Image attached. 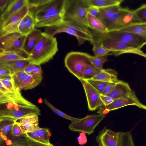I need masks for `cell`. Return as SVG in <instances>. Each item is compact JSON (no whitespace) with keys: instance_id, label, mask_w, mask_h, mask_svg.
Instances as JSON below:
<instances>
[{"instance_id":"3957f363","label":"cell","mask_w":146,"mask_h":146,"mask_svg":"<svg viewBox=\"0 0 146 146\" xmlns=\"http://www.w3.org/2000/svg\"><path fill=\"white\" fill-rule=\"evenodd\" d=\"M31 115H40L39 108L32 103L9 102L0 104V119L8 118L16 121Z\"/></svg>"},{"instance_id":"7bdbcfd3","label":"cell","mask_w":146,"mask_h":146,"mask_svg":"<svg viewBox=\"0 0 146 146\" xmlns=\"http://www.w3.org/2000/svg\"><path fill=\"white\" fill-rule=\"evenodd\" d=\"M27 73L24 71L18 72L13 75L15 81L18 85L23 80Z\"/></svg>"},{"instance_id":"f1b7e54d","label":"cell","mask_w":146,"mask_h":146,"mask_svg":"<svg viewBox=\"0 0 146 146\" xmlns=\"http://www.w3.org/2000/svg\"><path fill=\"white\" fill-rule=\"evenodd\" d=\"M121 8L120 5H115L100 8L97 18L104 25L106 22Z\"/></svg>"},{"instance_id":"f6af8a7d","label":"cell","mask_w":146,"mask_h":146,"mask_svg":"<svg viewBox=\"0 0 146 146\" xmlns=\"http://www.w3.org/2000/svg\"><path fill=\"white\" fill-rule=\"evenodd\" d=\"M117 82H111L108 84L105 87L101 94L103 96H108L112 90Z\"/></svg>"},{"instance_id":"9f6ffc18","label":"cell","mask_w":146,"mask_h":146,"mask_svg":"<svg viewBox=\"0 0 146 146\" xmlns=\"http://www.w3.org/2000/svg\"><path fill=\"white\" fill-rule=\"evenodd\" d=\"M145 28L146 29V25H145Z\"/></svg>"},{"instance_id":"f546056e","label":"cell","mask_w":146,"mask_h":146,"mask_svg":"<svg viewBox=\"0 0 146 146\" xmlns=\"http://www.w3.org/2000/svg\"><path fill=\"white\" fill-rule=\"evenodd\" d=\"M15 121L8 118L0 119V142L5 139L8 133H10L13 126Z\"/></svg>"},{"instance_id":"db71d44e","label":"cell","mask_w":146,"mask_h":146,"mask_svg":"<svg viewBox=\"0 0 146 146\" xmlns=\"http://www.w3.org/2000/svg\"><path fill=\"white\" fill-rule=\"evenodd\" d=\"M33 64L31 62L27 66L25 67L24 71L27 73H33Z\"/></svg>"},{"instance_id":"74e56055","label":"cell","mask_w":146,"mask_h":146,"mask_svg":"<svg viewBox=\"0 0 146 146\" xmlns=\"http://www.w3.org/2000/svg\"><path fill=\"white\" fill-rule=\"evenodd\" d=\"M107 56L100 57H96L90 55L89 58L92 64L96 68L101 71L103 68L104 62L108 60Z\"/></svg>"},{"instance_id":"30bf717a","label":"cell","mask_w":146,"mask_h":146,"mask_svg":"<svg viewBox=\"0 0 146 146\" xmlns=\"http://www.w3.org/2000/svg\"><path fill=\"white\" fill-rule=\"evenodd\" d=\"M129 105H134L146 110V106L140 102L135 92L132 91L127 95L114 100L110 104L100 108L97 113L106 115L110 111Z\"/></svg>"},{"instance_id":"7a4b0ae2","label":"cell","mask_w":146,"mask_h":146,"mask_svg":"<svg viewBox=\"0 0 146 146\" xmlns=\"http://www.w3.org/2000/svg\"><path fill=\"white\" fill-rule=\"evenodd\" d=\"M88 7L83 0H65L63 21L89 31L86 21Z\"/></svg>"},{"instance_id":"d4e9b609","label":"cell","mask_w":146,"mask_h":146,"mask_svg":"<svg viewBox=\"0 0 146 146\" xmlns=\"http://www.w3.org/2000/svg\"><path fill=\"white\" fill-rule=\"evenodd\" d=\"M31 62L29 59L0 63V66L9 70L13 75L20 71L24 70L25 67Z\"/></svg>"},{"instance_id":"60d3db41","label":"cell","mask_w":146,"mask_h":146,"mask_svg":"<svg viewBox=\"0 0 146 146\" xmlns=\"http://www.w3.org/2000/svg\"><path fill=\"white\" fill-rule=\"evenodd\" d=\"M37 131L40 137L48 144H51L50 141V132L48 129L39 127Z\"/></svg>"},{"instance_id":"c3c4849f","label":"cell","mask_w":146,"mask_h":146,"mask_svg":"<svg viewBox=\"0 0 146 146\" xmlns=\"http://www.w3.org/2000/svg\"><path fill=\"white\" fill-rule=\"evenodd\" d=\"M77 139L79 144L82 146L86 143L87 138L86 133L84 132H82L80 133Z\"/></svg>"},{"instance_id":"8992f818","label":"cell","mask_w":146,"mask_h":146,"mask_svg":"<svg viewBox=\"0 0 146 146\" xmlns=\"http://www.w3.org/2000/svg\"><path fill=\"white\" fill-rule=\"evenodd\" d=\"M89 54L80 52L71 51L66 55L65 66L72 74L80 80L82 73L86 68L92 65Z\"/></svg>"},{"instance_id":"5b68a950","label":"cell","mask_w":146,"mask_h":146,"mask_svg":"<svg viewBox=\"0 0 146 146\" xmlns=\"http://www.w3.org/2000/svg\"><path fill=\"white\" fill-rule=\"evenodd\" d=\"M96 33L95 35H93V42L101 40L119 41L130 44L140 50L146 45V39L129 32L116 31L104 33Z\"/></svg>"},{"instance_id":"9c48e42d","label":"cell","mask_w":146,"mask_h":146,"mask_svg":"<svg viewBox=\"0 0 146 146\" xmlns=\"http://www.w3.org/2000/svg\"><path fill=\"white\" fill-rule=\"evenodd\" d=\"M94 42L99 43L106 48L111 50L112 51V55L115 56L124 54L130 53L136 54L146 58V54L141 50L123 42L106 40L98 41L93 42Z\"/></svg>"},{"instance_id":"f907efd6","label":"cell","mask_w":146,"mask_h":146,"mask_svg":"<svg viewBox=\"0 0 146 146\" xmlns=\"http://www.w3.org/2000/svg\"><path fill=\"white\" fill-rule=\"evenodd\" d=\"M10 1L11 0H0V10L1 13H2V14L5 11Z\"/></svg>"},{"instance_id":"836d02e7","label":"cell","mask_w":146,"mask_h":146,"mask_svg":"<svg viewBox=\"0 0 146 146\" xmlns=\"http://www.w3.org/2000/svg\"><path fill=\"white\" fill-rule=\"evenodd\" d=\"M101 70L92 64L86 68L83 71L82 74L81 79L86 80L92 79Z\"/></svg>"},{"instance_id":"f35d334b","label":"cell","mask_w":146,"mask_h":146,"mask_svg":"<svg viewBox=\"0 0 146 146\" xmlns=\"http://www.w3.org/2000/svg\"><path fill=\"white\" fill-rule=\"evenodd\" d=\"M133 11L137 19L140 22L146 23V4L142 5Z\"/></svg>"},{"instance_id":"7402d4cb","label":"cell","mask_w":146,"mask_h":146,"mask_svg":"<svg viewBox=\"0 0 146 146\" xmlns=\"http://www.w3.org/2000/svg\"><path fill=\"white\" fill-rule=\"evenodd\" d=\"M132 91L128 83L119 80L108 96L114 100L126 96Z\"/></svg>"},{"instance_id":"8d00e7d4","label":"cell","mask_w":146,"mask_h":146,"mask_svg":"<svg viewBox=\"0 0 146 146\" xmlns=\"http://www.w3.org/2000/svg\"><path fill=\"white\" fill-rule=\"evenodd\" d=\"M100 94L110 82L93 79L85 80Z\"/></svg>"},{"instance_id":"2e32d148","label":"cell","mask_w":146,"mask_h":146,"mask_svg":"<svg viewBox=\"0 0 146 146\" xmlns=\"http://www.w3.org/2000/svg\"><path fill=\"white\" fill-rule=\"evenodd\" d=\"M120 132H115L105 127L96 137L99 146H118Z\"/></svg>"},{"instance_id":"1f68e13d","label":"cell","mask_w":146,"mask_h":146,"mask_svg":"<svg viewBox=\"0 0 146 146\" xmlns=\"http://www.w3.org/2000/svg\"><path fill=\"white\" fill-rule=\"evenodd\" d=\"M0 82L9 90L17 93H20L18 86L16 83L13 76H7L0 78Z\"/></svg>"},{"instance_id":"ffe728a7","label":"cell","mask_w":146,"mask_h":146,"mask_svg":"<svg viewBox=\"0 0 146 146\" xmlns=\"http://www.w3.org/2000/svg\"><path fill=\"white\" fill-rule=\"evenodd\" d=\"M27 5V0H11L6 9L1 15L0 25Z\"/></svg>"},{"instance_id":"4fadbf2b","label":"cell","mask_w":146,"mask_h":146,"mask_svg":"<svg viewBox=\"0 0 146 146\" xmlns=\"http://www.w3.org/2000/svg\"><path fill=\"white\" fill-rule=\"evenodd\" d=\"M80 81L84 90L89 110L94 111L102 108L103 104L101 99L100 94L86 81L81 79Z\"/></svg>"},{"instance_id":"6da1fadb","label":"cell","mask_w":146,"mask_h":146,"mask_svg":"<svg viewBox=\"0 0 146 146\" xmlns=\"http://www.w3.org/2000/svg\"><path fill=\"white\" fill-rule=\"evenodd\" d=\"M58 51L56 38L45 32H42L29 58L33 64L40 65L52 59Z\"/></svg>"},{"instance_id":"ba28073f","label":"cell","mask_w":146,"mask_h":146,"mask_svg":"<svg viewBox=\"0 0 146 146\" xmlns=\"http://www.w3.org/2000/svg\"><path fill=\"white\" fill-rule=\"evenodd\" d=\"M26 36L17 31L0 35V51L23 52V48Z\"/></svg>"},{"instance_id":"ac0fdd59","label":"cell","mask_w":146,"mask_h":146,"mask_svg":"<svg viewBox=\"0 0 146 146\" xmlns=\"http://www.w3.org/2000/svg\"><path fill=\"white\" fill-rule=\"evenodd\" d=\"M24 133L33 132L40 127L38 117L36 115H31L22 118L16 121Z\"/></svg>"},{"instance_id":"e575fe53","label":"cell","mask_w":146,"mask_h":146,"mask_svg":"<svg viewBox=\"0 0 146 146\" xmlns=\"http://www.w3.org/2000/svg\"><path fill=\"white\" fill-rule=\"evenodd\" d=\"M43 102L46 104L56 114L64 118L70 120L72 122H76L80 119V118H76L72 117L54 107L46 98H44V99Z\"/></svg>"},{"instance_id":"4dcf8cb0","label":"cell","mask_w":146,"mask_h":146,"mask_svg":"<svg viewBox=\"0 0 146 146\" xmlns=\"http://www.w3.org/2000/svg\"><path fill=\"white\" fill-rule=\"evenodd\" d=\"M146 23H139L119 30L132 33L146 39Z\"/></svg>"},{"instance_id":"d6986e66","label":"cell","mask_w":146,"mask_h":146,"mask_svg":"<svg viewBox=\"0 0 146 146\" xmlns=\"http://www.w3.org/2000/svg\"><path fill=\"white\" fill-rule=\"evenodd\" d=\"M6 144H0V146H48L31 139L25 133L19 136H13Z\"/></svg>"},{"instance_id":"277c9868","label":"cell","mask_w":146,"mask_h":146,"mask_svg":"<svg viewBox=\"0 0 146 146\" xmlns=\"http://www.w3.org/2000/svg\"><path fill=\"white\" fill-rule=\"evenodd\" d=\"M45 32L54 36L61 33H66L75 36L79 45L83 44L86 41L91 43L94 40V36L90 31H87L71 23L63 21L57 25L46 27Z\"/></svg>"},{"instance_id":"11a10c76","label":"cell","mask_w":146,"mask_h":146,"mask_svg":"<svg viewBox=\"0 0 146 146\" xmlns=\"http://www.w3.org/2000/svg\"><path fill=\"white\" fill-rule=\"evenodd\" d=\"M48 146H54L52 144H51L50 145H49Z\"/></svg>"},{"instance_id":"b9f144b4","label":"cell","mask_w":146,"mask_h":146,"mask_svg":"<svg viewBox=\"0 0 146 146\" xmlns=\"http://www.w3.org/2000/svg\"><path fill=\"white\" fill-rule=\"evenodd\" d=\"M10 133L12 136L15 137L20 136L25 134L23 133L19 125L16 121L13 126Z\"/></svg>"},{"instance_id":"d6a6232c","label":"cell","mask_w":146,"mask_h":146,"mask_svg":"<svg viewBox=\"0 0 146 146\" xmlns=\"http://www.w3.org/2000/svg\"><path fill=\"white\" fill-rule=\"evenodd\" d=\"M93 45L92 50L96 57L112 55V51L106 48L99 43L94 42L92 44Z\"/></svg>"},{"instance_id":"9a60e30c","label":"cell","mask_w":146,"mask_h":146,"mask_svg":"<svg viewBox=\"0 0 146 146\" xmlns=\"http://www.w3.org/2000/svg\"><path fill=\"white\" fill-rule=\"evenodd\" d=\"M64 8L46 14L35 19V27L40 28L55 26L63 21Z\"/></svg>"},{"instance_id":"ab89813d","label":"cell","mask_w":146,"mask_h":146,"mask_svg":"<svg viewBox=\"0 0 146 146\" xmlns=\"http://www.w3.org/2000/svg\"><path fill=\"white\" fill-rule=\"evenodd\" d=\"M31 139L40 143L49 145L50 144L45 141L39 135L37 131L33 132L26 133H25Z\"/></svg>"},{"instance_id":"52a82bcc","label":"cell","mask_w":146,"mask_h":146,"mask_svg":"<svg viewBox=\"0 0 146 146\" xmlns=\"http://www.w3.org/2000/svg\"><path fill=\"white\" fill-rule=\"evenodd\" d=\"M103 114L88 115L75 122H71L68 126L70 130L73 131L84 132L90 135L94 132V129L105 117Z\"/></svg>"},{"instance_id":"d590c367","label":"cell","mask_w":146,"mask_h":146,"mask_svg":"<svg viewBox=\"0 0 146 146\" xmlns=\"http://www.w3.org/2000/svg\"><path fill=\"white\" fill-rule=\"evenodd\" d=\"M27 19L25 25L24 31L23 35L26 36L31 32L35 28V20L29 13L26 15Z\"/></svg>"},{"instance_id":"5bb4252c","label":"cell","mask_w":146,"mask_h":146,"mask_svg":"<svg viewBox=\"0 0 146 146\" xmlns=\"http://www.w3.org/2000/svg\"><path fill=\"white\" fill-rule=\"evenodd\" d=\"M139 23L134 11L123 8L116 19L112 31H119Z\"/></svg>"},{"instance_id":"603a6c76","label":"cell","mask_w":146,"mask_h":146,"mask_svg":"<svg viewBox=\"0 0 146 146\" xmlns=\"http://www.w3.org/2000/svg\"><path fill=\"white\" fill-rule=\"evenodd\" d=\"M42 75H37L33 73H27L23 80L18 85L21 91L32 89L36 87L41 82Z\"/></svg>"},{"instance_id":"83f0119b","label":"cell","mask_w":146,"mask_h":146,"mask_svg":"<svg viewBox=\"0 0 146 146\" xmlns=\"http://www.w3.org/2000/svg\"><path fill=\"white\" fill-rule=\"evenodd\" d=\"M86 21L88 28L96 32L104 33L108 32L107 29L103 23L96 18L89 14H88Z\"/></svg>"},{"instance_id":"e0dca14e","label":"cell","mask_w":146,"mask_h":146,"mask_svg":"<svg viewBox=\"0 0 146 146\" xmlns=\"http://www.w3.org/2000/svg\"><path fill=\"white\" fill-rule=\"evenodd\" d=\"M18 102L30 104V102L25 99L21 92L11 91L6 88L0 82V104Z\"/></svg>"},{"instance_id":"7c38bea8","label":"cell","mask_w":146,"mask_h":146,"mask_svg":"<svg viewBox=\"0 0 146 146\" xmlns=\"http://www.w3.org/2000/svg\"><path fill=\"white\" fill-rule=\"evenodd\" d=\"M65 0H49L37 7L29 8V12L34 19L46 14L63 9Z\"/></svg>"},{"instance_id":"44dd1931","label":"cell","mask_w":146,"mask_h":146,"mask_svg":"<svg viewBox=\"0 0 146 146\" xmlns=\"http://www.w3.org/2000/svg\"><path fill=\"white\" fill-rule=\"evenodd\" d=\"M42 33L40 30L35 29L26 36L23 50L28 56L33 50L41 35Z\"/></svg>"},{"instance_id":"4316f807","label":"cell","mask_w":146,"mask_h":146,"mask_svg":"<svg viewBox=\"0 0 146 146\" xmlns=\"http://www.w3.org/2000/svg\"><path fill=\"white\" fill-rule=\"evenodd\" d=\"M88 7H94L99 9L115 5H120L123 0H83Z\"/></svg>"},{"instance_id":"484cf974","label":"cell","mask_w":146,"mask_h":146,"mask_svg":"<svg viewBox=\"0 0 146 146\" xmlns=\"http://www.w3.org/2000/svg\"><path fill=\"white\" fill-rule=\"evenodd\" d=\"M117 73L115 70L111 69H103L92 79L111 82L119 81L117 78Z\"/></svg>"},{"instance_id":"cb8c5ba5","label":"cell","mask_w":146,"mask_h":146,"mask_svg":"<svg viewBox=\"0 0 146 146\" xmlns=\"http://www.w3.org/2000/svg\"><path fill=\"white\" fill-rule=\"evenodd\" d=\"M29 59L24 52L0 51V63Z\"/></svg>"},{"instance_id":"816d5d0a","label":"cell","mask_w":146,"mask_h":146,"mask_svg":"<svg viewBox=\"0 0 146 146\" xmlns=\"http://www.w3.org/2000/svg\"><path fill=\"white\" fill-rule=\"evenodd\" d=\"M27 19L26 15L21 21L18 27V32L23 34L24 31L25 25Z\"/></svg>"},{"instance_id":"8fae6325","label":"cell","mask_w":146,"mask_h":146,"mask_svg":"<svg viewBox=\"0 0 146 146\" xmlns=\"http://www.w3.org/2000/svg\"><path fill=\"white\" fill-rule=\"evenodd\" d=\"M29 11V7L27 5L0 25V35L14 32H18V27L19 23Z\"/></svg>"},{"instance_id":"681fc988","label":"cell","mask_w":146,"mask_h":146,"mask_svg":"<svg viewBox=\"0 0 146 146\" xmlns=\"http://www.w3.org/2000/svg\"><path fill=\"white\" fill-rule=\"evenodd\" d=\"M13 75L12 72L9 70L5 67L0 66V78Z\"/></svg>"},{"instance_id":"f5cc1de1","label":"cell","mask_w":146,"mask_h":146,"mask_svg":"<svg viewBox=\"0 0 146 146\" xmlns=\"http://www.w3.org/2000/svg\"><path fill=\"white\" fill-rule=\"evenodd\" d=\"M33 73L37 75H42V71L40 66L33 64Z\"/></svg>"},{"instance_id":"ee69618b","label":"cell","mask_w":146,"mask_h":146,"mask_svg":"<svg viewBox=\"0 0 146 146\" xmlns=\"http://www.w3.org/2000/svg\"><path fill=\"white\" fill-rule=\"evenodd\" d=\"M49 0H27V5L29 8L38 6L48 1Z\"/></svg>"},{"instance_id":"bcb514c9","label":"cell","mask_w":146,"mask_h":146,"mask_svg":"<svg viewBox=\"0 0 146 146\" xmlns=\"http://www.w3.org/2000/svg\"><path fill=\"white\" fill-rule=\"evenodd\" d=\"M100 97L103 104L102 107L110 104L114 100L108 96H103L100 94Z\"/></svg>"},{"instance_id":"7dc6e473","label":"cell","mask_w":146,"mask_h":146,"mask_svg":"<svg viewBox=\"0 0 146 146\" xmlns=\"http://www.w3.org/2000/svg\"><path fill=\"white\" fill-rule=\"evenodd\" d=\"M88 13L97 18L99 12V9L94 7L90 6L87 8Z\"/></svg>"}]
</instances>
